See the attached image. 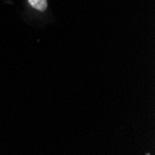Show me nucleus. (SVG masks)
<instances>
[{
	"instance_id": "nucleus-1",
	"label": "nucleus",
	"mask_w": 155,
	"mask_h": 155,
	"mask_svg": "<svg viewBox=\"0 0 155 155\" xmlns=\"http://www.w3.org/2000/svg\"><path fill=\"white\" fill-rule=\"evenodd\" d=\"M29 4L39 11H45L48 8L47 0H28Z\"/></svg>"
}]
</instances>
